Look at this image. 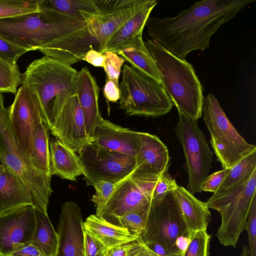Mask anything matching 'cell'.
<instances>
[{"instance_id":"1","label":"cell","mask_w":256,"mask_h":256,"mask_svg":"<svg viewBox=\"0 0 256 256\" xmlns=\"http://www.w3.org/2000/svg\"><path fill=\"white\" fill-rule=\"evenodd\" d=\"M256 0H204L174 17L149 16L148 35L182 60L195 50L210 47V37L246 6Z\"/></svg>"},{"instance_id":"2","label":"cell","mask_w":256,"mask_h":256,"mask_svg":"<svg viewBox=\"0 0 256 256\" xmlns=\"http://www.w3.org/2000/svg\"><path fill=\"white\" fill-rule=\"evenodd\" d=\"M40 9L0 18V36L30 51L50 42L56 46H66L84 34L88 24L85 20Z\"/></svg>"},{"instance_id":"3","label":"cell","mask_w":256,"mask_h":256,"mask_svg":"<svg viewBox=\"0 0 256 256\" xmlns=\"http://www.w3.org/2000/svg\"><path fill=\"white\" fill-rule=\"evenodd\" d=\"M77 74L68 64L44 56L22 74L21 84L36 94L42 121L50 131L66 102L76 94Z\"/></svg>"},{"instance_id":"4","label":"cell","mask_w":256,"mask_h":256,"mask_svg":"<svg viewBox=\"0 0 256 256\" xmlns=\"http://www.w3.org/2000/svg\"><path fill=\"white\" fill-rule=\"evenodd\" d=\"M144 44L154 59L166 94L178 114L198 120L202 114L203 87L192 66L172 54L154 40Z\"/></svg>"},{"instance_id":"5","label":"cell","mask_w":256,"mask_h":256,"mask_svg":"<svg viewBox=\"0 0 256 256\" xmlns=\"http://www.w3.org/2000/svg\"><path fill=\"white\" fill-rule=\"evenodd\" d=\"M0 162L24 184L30 195L32 206L47 213L49 198L52 192V176L36 168L28 158L20 151L12 132L8 110L4 106V96L1 92Z\"/></svg>"},{"instance_id":"6","label":"cell","mask_w":256,"mask_h":256,"mask_svg":"<svg viewBox=\"0 0 256 256\" xmlns=\"http://www.w3.org/2000/svg\"><path fill=\"white\" fill-rule=\"evenodd\" d=\"M190 236L174 190L152 200L141 236L146 245L160 246L166 256H178Z\"/></svg>"},{"instance_id":"7","label":"cell","mask_w":256,"mask_h":256,"mask_svg":"<svg viewBox=\"0 0 256 256\" xmlns=\"http://www.w3.org/2000/svg\"><path fill=\"white\" fill-rule=\"evenodd\" d=\"M119 88V108L129 116L159 117L174 105L162 84L128 64L123 66Z\"/></svg>"},{"instance_id":"8","label":"cell","mask_w":256,"mask_h":256,"mask_svg":"<svg viewBox=\"0 0 256 256\" xmlns=\"http://www.w3.org/2000/svg\"><path fill=\"white\" fill-rule=\"evenodd\" d=\"M256 194V170L248 179L220 194H213L206 204L218 211L221 224L216 236L226 246L236 248L245 230L252 200Z\"/></svg>"},{"instance_id":"9","label":"cell","mask_w":256,"mask_h":256,"mask_svg":"<svg viewBox=\"0 0 256 256\" xmlns=\"http://www.w3.org/2000/svg\"><path fill=\"white\" fill-rule=\"evenodd\" d=\"M202 111L211 146L223 169H230L256 150V146L248 143L234 127L212 94L204 98Z\"/></svg>"},{"instance_id":"10","label":"cell","mask_w":256,"mask_h":256,"mask_svg":"<svg viewBox=\"0 0 256 256\" xmlns=\"http://www.w3.org/2000/svg\"><path fill=\"white\" fill-rule=\"evenodd\" d=\"M179 114L175 134L181 144L186 157L188 174L187 190L192 194L201 192L200 186L208 176L213 162V152L198 120Z\"/></svg>"},{"instance_id":"11","label":"cell","mask_w":256,"mask_h":256,"mask_svg":"<svg viewBox=\"0 0 256 256\" xmlns=\"http://www.w3.org/2000/svg\"><path fill=\"white\" fill-rule=\"evenodd\" d=\"M151 0H96L99 13L87 21L85 42L100 53L112 36Z\"/></svg>"},{"instance_id":"12","label":"cell","mask_w":256,"mask_h":256,"mask_svg":"<svg viewBox=\"0 0 256 256\" xmlns=\"http://www.w3.org/2000/svg\"><path fill=\"white\" fill-rule=\"evenodd\" d=\"M78 153L84 179L89 186L101 180L118 182L129 176L136 166L135 157L108 150L94 142Z\"/></svg>"},{"instance_id":"13","label":"cell","mask_w":256,"mask_h":256,"mask_svg":"<svg viewBox=\"0 0 256 256\" xmlns=\"http://www.w3.org/2000/svg\"><path fill=\"white\" fill-rule=\"evenodd\" d=\"M8 109L17 144L30 160L34 132L38 124L43 122L38 98L28 87L22 84L16 93L13 103Z\"/></svg>"},{"instance_id":"14","label":"cell","mask_w":256,"mask_h":256,"mask_svg":"<svg viewBox=\"0 0 256 256\" xmlns=\"http://www.w3.org/2000/svg\"><path fill=\"white\" fill-rule=\"evenodd\" d=\"M36 226L35 208L27 205L0 214V256L31 244Z\"/></svg>"},{"instance_id":"15","label":"cell","mask_w":256,"mask_h":256,"mask_svg":"<svg viewBox=\"0 0 256 256\" xmlns=\"http://www.w3.org/2000/svg\"><path fill=\"white\" fill-rule=\"evenodd\" d=\"M84 220L81 210L73 201L64 203L58 226V242L54 256H84Z\"/></svg>"},{"instance_id":"16","label":"cell","mask_w":256,"mask_h":256,"mask_svg":"<svg viewBox=\"0 0 256 256\" xmlns=\"http://www.w3.org/2000/svg\"><path fill=\"white\" fill-rule=\"evenodd\" d=\"M136 166L132 176L158 180L168 173L170 166L168 150L156 135L139 132V143L136 156Z\"/></svg>"},{"instance_id":"17","label":"cell","mask_w":256,"mask_h":256,"mask_svg":"<svg viewBox=\"0 0 256 256\" xmlns=\"http://www.w3.org/2000/svg\"><path fill=\"white\" fill-rule=\"evenodd\" d=\"M50 132L56 138L74 152H78L92 142L86 132L76 94L66 102Z\"/></svg>"},{"instance_id":"18","label":"cell","mask_w":256,"mask_h":256,"mask_svg":"<svg viewBox=\"0 0 256 256\" xmlns=\"http://www.w3.org/2000/svg\"><path fill=\"white\" fill-rule=\"evenodd\" d=\"M151 202L128 176L118 183L104 206L96 210V215L116 224L118 218L126 214L148 210Z\"/></svg>"},{"instance_id":"19","label":"cell","mask_w":256,"mask_h":256,"mask_svg":"<svg viewBox=\"0 0 256 256\" xmlns=\"http://www.w3.org/2000/svg\"><path fill=\"white\" fill-rule=\"evenodd\" d=\"M92 142L108 150L136 158L139 132L102 118L95 128Z\"/></svg>"},{"instance_id":"20","label":"cell","mask_w":256,"mask_h":256,"mask_svg":"<svg viewBox=\"0 0 256 256\" xmlns=\"http://www.w3.org/2000/svg\"><path fill=\"white\" fill-rule=\"evenodd\" d=\"M100 88L86 66L78 72L76 94L84 117L87 134L92 140L95 128L102 118L99 109Z\"/></svg>"},{"instance_id":"21","label":"cell","mask_w":256,"mask_h":256,"mask_svg":"<svg viewBox=\"0 0 256 256\" xmlns=\"http://www.w3.org/2000/svg\"><path fill=\"white\" fill-rule=\"evenodd\" d=\"M188 233L206 230L211 214L206 202L197 199L184 188L178 186L174 190Z\"/></svg>"},{"instance_id":"22","label":"cell","mask_w":256,"mask_h":256,"mask_svg":"<svg viewBox=\"0 0 256 256\" xmlns=\"http://www.w3.org/2000/svg\"><path fill=\"white\" fill-rule=\"evenodd\" d=\"M143 30L128 41L117 54L131 66L162 84L156 64L142 40Z\"/></svg>"},{"instance_id":"23","label":"cell","mask_w":256,"mask_h":256,"mask_svg":"<svg viewBox=\"0 0 256 256\" xmlns=\"http://www.w3.org/2000/svg\"><path fill=\"white\" fill-rule=\"evenodd\" d=\"M32 205L22 182L4 167L0 170V214L18 208Z\"/></svg>"},{"instance_id":"24","label":"cell","mask_w":256,"mask_h":256,"mask_svg":"<svg viewBox=\"0 0 256 256\" xmlns=\"http://www.w3.org/2000/svg\"><path fill=\"white\" fill-rule=\"evenodd\" d=\"M84 228L107 249L135 241L138 238L126 228L114 224L96 214H91L86 218L84 222Z\"/></svg>"},{"instance_id":"25","label":"cell","mask_w":256,"mask_h":256,"mask_svg":"<svg viewBox=\"0 0 256 256\" xmlns=\"http://www.w3.org/2000/svg\"><path fill=\"white\" fill-rule=\"evenodd\" d=\"M52 174L72 181L83 174L78 156L58 140L52 138L50 142Z\"/></svg>"},{"instance_id":"26","label":"cell","mask_w":256,"mask_h":256,"mask_svg":"<svg viewBox=\"0 0 256 256\" xmlns=\"http://www.w3.org/2000/svg\"><path fill=\"white\" fill-rule=\"evenodd\" d=\"M158 2L156 0H151L146 6L122 26L108 40L106 51L110 50L117 54L128 41L144 30L151 12Z\"/></svg>"},{"instance_id":"27","label":"cell","mask_w":256,"mask_h":256,"mask_svg":"<svg viewBox=\"0 0 256 256\" xmlns=\"http://www.w3.org/2000/svg\"><path fill=\"white\" fill-rule=\"evenodd\" d=\"M36 226L31 244L44 256H54L56 250L58 235L47 213L35 208Z\"/></svg>"},{"instance_id":"28","label":"cell","mask_w":256,"mask_h":256,"mask_svg":"<svg viewBox=\"0 0 256 256\" xmlns=\"http://www.w3.org/2000/svg\"><path fill=\"white\" fill-rule=\"evenodd\" d=\"M30 160L39 171L52 176L51 173L49 130L40 123L33 137Z\"/></svg>"},{"instance_id":"29","label":"cell","mask_w":256,"mask_h":256,"mask_svg":"<svg viewBox=\"0 0 256 256\" xmlns=\"http://www.w3.org/2000/svg\"><path fill=\"white\" fill-rule=\"evenodd\" d=\"M39 6L40 8L52 10L84 20L82 13H99L96 0H40Z\"/></svg>"},{"instance_id":"30","label":"cell","mask_w":256,"mask_h":256,"mask_svg":"<svg viewBox=\"0 0 256 256\" xmlns=\"http://www.w3.org/2000/svg\"><path fill=\"white\" fill-rule=\"evenodd\" d=\"M256 170V150L248 155L230 170L226 177L213 194H220L249 178Z\"/></svg>"},{"instance_id":"31","label":"cell","mask_w":256,"mask_h":256,"mask_svg":"<svg viewBox=\"0 0 256 256\" xmlns=\"http://www.w3.org/2000/svg\"><path fill=\"white\" fill-rule=\"evenodd\" d=\"M22 79L16 63L0 56V92L16 94Z\"/></svg>"},{"instance_id":"32","label":"cell","mask_w":256,"mask_h":256,"mask_svg":"<svg viewBox=\"0 0 256 256\" xmlns=\"http://www.w3.org/2000/svg\"><path fill=\"white\" fill-rule=\"evenodd\" d=\"M40 0H0V18L40 10Z\"/></svg>"},{"instance_id":"33","label":"cell","mask_w":256,"mask_h":256,"mask_svg":"<svg viewBox=\"0 0 256 256\" xmlns=\"http://www.w3.org/2000/svg\"><path fill=\"white\" fill-rule=\"evenodd\" d=\"M211 237L206 230L192 234L186 248L178 256H209Z\"/></svg>"},{"instance_id":"34","label":"cell","mask_w":256,"mask_h":256,"mask_svg":"<svg viewBox=\"0 0 256 256\" xmlns=\"http://www.w3.org/2000/svg\"><path fill=\"white\" fill-rule=\"evenodd\" d=\"M148 209L126 214L118 218L116 225L126 228L132 235L139 238L142 236Z\"/></svg>"},{"instance_id":"35","label":"cell","mask_w":256,"mask_h":256,"mask_svg":"<svg viewBox=\"0 0 256 256\" xmlns=\"http://www.w3.org/2000/svg\"><path fill=\"white\" fill-rule=\"evenodd\" d=\"M104 60L103 68L106 74V76L118 83L119 76L122 67L125 62L124 59L118 54L110 50H106L103 53Z\"/></svg>"},{"instance_id":"36","label":"cell","mask_w":256,"mask_h":256,"mask_svg":"<svg viewBox=\"0 0 256 256\" xmlns=\"http://www.w3.org/2000/svg\"><path fill=\"white\" fill-rule=\"evenodd\" d=\"M118 182L101 180L93 184L96 193L92 196L91 200L95 204L96 210L104 206Z\"/></svg>"},{"instance_id":"37","label":"cell","mask_w":256,"mask_h":256,"mask_svg":"<svg viewBox=\"0 0 256 256\" xmlns=\"http://www.w3.org/2000/svg\"><path fill=\"white\" fill-rule=\"evenodd\" d=\"M245 229L248 234L250 256H256V196L252 200Z\"/></svg>"},{"instance_id":"38","label":"cell","mask_w":256,"mask_h":256,"mask_svg":"<svg viewBox=\"0 0 256 256\" xmlns=\"http://www.w3.org/2000/svg\"><path fill=\"white\" fill-rule=\"evenodd\" d=\"M84 256H106L107 248L98 239L84 230Z\"/></svg>"},{"instance_id":"39","label":"cell","mask_w":256,"mask_h":256,"mask_svg":"<svg viewBox=\"0 0 256 256\" xmlns=\"http://www.w3.org/2000/svg\"><path fill=\"white\" fill-rule=\"evenodd\" d=\"M28 50L7 41L0 36V56L16 63L18 58Z\"/></svg>"},{"instance_id":"40","label":"cell","mask_w":256,"mask_h":256,"mask_svg":"<svg viewBox=\"0 0 256 256\" xmlns=\"http://www.w3.org/2000/svg\"><path fill=\"white\" fill-rule=\"evenodd\" d=\"M177 186L178 184L175 180L168 173L164 174L156 182L153 192L152 200L161 198L167 192L174 190Z\"/></svg>"},{"instance_id":"41","label":"cell","mask_w":256,"mask_h":256,"mask_svg":"<svg viewBox=\"0 0 256 256\" xmlns=\"http://www.w3.org/2000/svg\"><path fill=\"white\" fill-rule=\"evenodd\" d=\"M230 169H223L208 175L200 186L201 191L212 192L214 194L226 177Z\"/></svg>"},{"instance_id":"42","label":"cell","mask_w":256,"mask_h":256,"mask_svg":"<svg viewBox=\"0 0 256 256\" xmlns=\"http://www.w3.org/2000/svg\"><path fill=\"white\" fill-rule=\"evenodd\" d=\"M126 256H162L149 248L143 242L142 238L130 242Z\"/></svg>"},{"instance_id":"43","label":"cell","mask_w":256,"mask_h":256,"mask_svg":"<svg viewBox=\"0 0 256 256\" xmlns=\"http://www.w3.org/2000/svg\"><path fill=\"white\" fill-rule=\"evenodd\" d=\"M104 94L106 98L109 102H116L120 99L119 84L116 83L106 76L104 87Z\"/></svg>"},{"instance_id":"44","label":"cell","mask_w":256,"mask_h":256,"mask_svg":"<svg viewBox=\"0 0 256 256\" xmlns=\"http://www.w3.org/2000/svg\"><path fill=\"white\" fill-rule=\"evenodd\" d=\"M90 49L84 54L82 60L86 61L94 66L103 67L104 60L103 53L94 49L92 46H90Z\"/></svg>"},{"instance_id":"45","label":"cell","mask_w":256,"mask_h":256,"mask_svg":"<svg viewBox=\"0 0 256 256\" xmlns=\"http://www.w3.org/2000/svg\"><path fill=\"white\" fill-rule=\"evenodd\" d=\"M8 256H44L32 244L19 248Z\"/></svg>"},{"instance_id":"46","label":"cell","mask_w":256,"mask_h":256,"mask_svg":"<svg viewBox=\"0 0 256 256\" xmlns=\"http://www.w3.org/2000/svg\"><path fill=\"white\" fill-rule=\"evenodd\" d=\"M129 243L107 249L106 256H126Z\"/></svg>"},{"instance_id":"47","label":"cell","mask_w":256,"mask_h":256,"mask_svg":"<svg viewBox=\"0 0 256 256\" xmlns=\"http://www.w3.org/2000/svg\"><path fill=\"white\" fill-rule=\"evenodd\" d=\"M240 256H250L249 250L248 246H243Z\"/></svg>"},{"instance_id":"48","label":"cell","mask_w":256,"mask_h":256,"mask_svg":"<svg viewBox=\"0 0 256 256\" xmlns=\"http://www.w3.org/2000/svg\"><path fill=\"white\" fill-rule=\"evenodd\" d=\"M4 168V166L0 163V170Z\"/></svg>"},{"instance_id":"49","label":"cell","mask_w":256,"mask_h":256,"mask_svg":"<svg viewBox=\"0 0 256 256\" xmlns=\"http://www.w3.org/2000/svg\"></svg>"}]
</instances>
